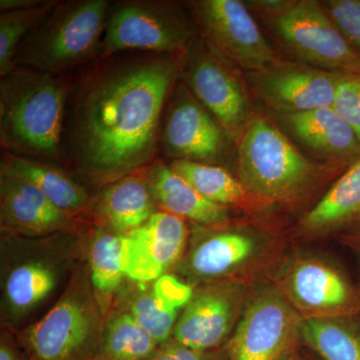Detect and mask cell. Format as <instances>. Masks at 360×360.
<instances>
[{
	"label": "cell",
	"mask_w": 360,
	"mask_h": 360,
	"mask_svg": "<svg viewBox=\"0 0 360 360\" xmlns=\"http://www.w3.org/2000/svg\"><path fill=\"white\" fill-rule=\"evenodd\" d=\"M80 248L92 290L106 316L127 279L122 269V236L92 224L80 234Z\"/></svg>",
	"instance_id": "cell-22"
},
{
	"label": "cell",
	"mask_w": 360,
	"mask_h": 360,
	"mask_svg": "<svg viewBox=\"0 0 360 360\" xmlns=\"http://www.w3.org/2000/svg\"><path fill=\"white\" fill-rule=\"evenodd\" d=\"M191 6L206 44L225 60L248 73L264 70L281 61L245 2L200 0L193 2Z\"/></svg>",
	"instance_id": "cell-9"
},
{
	"label": "cell",
	"mask_w": 360,
	"mask_h": 360,
	"mask_svg": "<svg viewBox=\"0 0 360 360\" xmlns=\"http://www.w3.org/2000/svg\"><path fill=\"white\" fill-rule=\"evenodd\" d=\"M0 360H30L15 333L6 328L0 333Z\"/></svg>",
	"instance_id": "cell-34"
},
{
	"label": "cell",
	"mask_w": 360,
	"mask_h": 360,
	"mask_svg": "<svg viewBox=\"0 0 360 360\" xmlns=\"http://www.w3.org/2000/svg\"><path fill=\"white\" fill-rule=\"evenodd\" d=\"M91 225L65 214L32 182L1 167V234L26 238H45L56 234H80Z\"/></svg>",
	"instance_id": "cell-18"
},
{
	"label": "cell",
	"mask_w": 360,
	"mask_h": 360,
	"mask_svg": "<svg viewBox=\"0 0 360 360\" xmlns=\"http://www.w3.org/2000/svg\"><path fill=\"white\" fill-rule=\"evenodd\" d=\"M360 222V158L319 202L309 210L298 225L300 233L309 238L341 231Z\"/></svg>",
	"instance_id": "cell-24"
},
{
	"label": "cell",
	"mask_w": 360,
	"mask_h": 360,
	"mask_svg": "<svg viewBox=\"0 0 360 360\" xmlns=\"http://www.w3.org/2000/svg\"><path fill=\"white\" fill-rule=\"evenodd\" d=\"M333 108L352 127L360 141V73L343 77Z\"/></svg>",
	"instance_id": "cell-32"
},
{
	"label": "cell",
	"mask_w": 360,
	"mask_h": 360,
	"mask_svg": "<svg viewBox=\"0 0 360 360\" xmlns=\"http://www.w3.org/2000/svg\"><path fill=\"white\" fill-rule=\"evenodd\" d=\"M153 360H227L225 347L212 352H200L172 340L161 348Z\"/></svg>",
	"instance_id": "cell-33"
},
{
	"label": "cell",
	"mask_w": 360,
	"mask_h": 360,
	"mask_svg": "<svg viewBox=\"0 0 360 360\" xmlns=\"http://www.w3.org/2000/svg\"><path fill=\"white\" fill-rule=\"evenodd\" d=\"M80 234L45 238L1 234V328L18 333L56 302L82 260Z\"/></svg>",
	"instance_id": "cell-2"
},
{
	"label": "cell",
	"mask_w": 360,
	"mask_h": 360,
	"mask_svg": "<svg viewBox=\"0 0 360 360\" xmlns=\"http://www.w3.org/2000/svg\"><path fill=\"white\" fill-rule=\"evenodd\" d=\"M113 307L127 311L161 347L172 340L180 312L161 309L153 295L151 283L127 279Z\"/></svg>",
	"instance_id": "cell-27"
},
{
	"label": "cell",
	"mask_w": 360,
	"mask_h": 360,
	"mask_svg": "<svg viewBox=\"0 0 360 360\" xmlns=\"http://www.w3.org/2000/svg\"><path fill=\"white\" fill-rule=\"evenodd\" d=\"M302 321L279 288L258 291L225 345L227 360H278L295 347Z\"/></svg>",
	"instance_id": "cell-10"
},
{
	"label": "cell",
	"mask_w": 360,
	"mask_h": 360,
	"mask_svg": "<svg viewBox=\"0 0 360 360\" xmlns=\"http://www.w3.org/2000/svg\"><path fill=\"white\" fill-rule=\"evenodd\" d=\"M108 6L106 0L56 4L23 41L15 68L56 75L84 63L101 47Z\"/></svg>",
	"instance_id": "cell-6"
},
{
	"label": "cell",
	"mask_w": 360,
	"mask_h": 360,
	"mask_svg": "<svg viewBox=\"0 0 360 360\" xmlns=\"http://www.w3.org/2000/svg\"><path fill=\"white\" fill-rule=\"evenodd\" d=\"M304 319L352 317L360 312V296L340 270L316 259L296 260L279 288Z\"/></svg>",
	"instance_id": "cell-17"
},
{
	"label": "cell",
	"mask_w": 360,
	"mask_h": 360,
	"mask_svg": "<svg viewBox=\"0 0 360 360\" xmlns=\"http://www.w3.org/2000/svg\"><path fill=\"white\" fill-rule=\"evenodd\" d=\"M161 348L127 311L112 307L104 321L96 360H153Z\"/></svg>",
	"instance_id": "cell-25"
},
{
	"label": "cell",
	"mask_w": 360,
	"mask_h": 360,
	"mask_svg": "<svg viewBox=\"0 0 360 360\" xmlns=\"http://www.w3.org/2000/svg\"><path fill=\"white\" fill-rule=\"evenodd\" d=\"M295 4V1L291 0H251L245 2L250 11L267 16L270 20L290 11Z\"/></svg>",
	"instance_id": "cell-35"
},
{
	"label": "cell",
	"mask_w": 360,
	"mask_h": 360,
	"mask_svg": "<svg viewBox=\"0 0 360 360\" xmlns=\"http://www.w3.org/2000/svg\"><path fill=\"white\" fill-rule=\"evenodd\" d=\"M165 108L161 136L168 155L174 160H219L229 137L184 82L174 85Z\"/></svg>",
	"instance_id": "cell-15"
},
{
	"label": "cell",
	"mask_w": 360,
	"mask_h": 360,
	"mask_svg": "<svg viewBox=\"0 0 360 360\" xmlns=\"http://www.w3.org/2000/svg\"><path fill=\"white\" fill-rule=\"evenodd\" d=\"M238 179L266 202H291L316 184L321 172L266 118L252 117L238 146Z\"/></svg>",
	"instance_id": "cell-5"
},
{
	"label": "cell",
	"mask_w": 360,
	"mask_h": 360,
	"mask_svg": "<svg viewBox=\"0 0 360 360\" xmlns=\"http://www.w3.org/2000/svg\"><path fill=\"white\" fill-rule=\"evenodd\" d=\"M1 167L34 184L56 207L72 219L94 224V198L86 189L58 168L15 155H6Z\"/></svg>",
	"instance_id": "cell-23"
},
{
	"label": "cell",
	"mask_w": 360,
	"mask_h": 360,
	"mask_svg": "<svg viewBox=\"0 0 360 360\" xmlns=\"http://www.w3.org/2000/svg\"><path fill=\"white\" fill-rule=\"evenodd\" d=\"M45 0H1L0 11H13V9L30 8L44 4Z\"/></svg>",
	"instance_id": "cell-36"
},
{
	"label": "cell",
	"mask_w": 360,
	"mask_h": 360,
	"mask_svg": "<svg viewBox=\"0 0 360 360\" xmlns=\"http://www.w3.org/2000/svg\"><path fill=\"white\" fill-rule=\"evenodd\" d=\"M278 360H300V357H298L295 347H292L288 352H286Z\"/></svg>",
	"instance_id": "cell-37"
},
{
	"label": "cell",
	"mask_w": 360,
	"mask_h": 360,
	"mask_svg": "<svg viewBox=\"0 0 360 360\" xmlns=\"http://www.w3.org/2000/svg\"><path fill=\"white\" fill-rule=\"evenodd\" d=\"M146 168L104 186L94 198V224L124 236L158 212L146 182Z\"/></svg>",
	"instance_id": "cell-19"
},
{
	"label": "cell",
	"mask_w": 360,
	"mask_h": 360,
	"mask_svg": "<svg viewBox=\"0 0 360 360\" xmlns=\"http://www.w3.org/2000/svg\"><path fill=\"white\" fill-rule=\"evenodd\" d=\"M170 167L203 198L217 205L229 208L243 205L250 196L238 177L224 167L189 160H174Z\"/></svg>",
	"instance_id": "cell-28"
},
{
	"label": "cell",
	"mask_w": 360,
	"mask_h": 360,
	"mask_svg": "<svg viewBox=\"0 0 360 360\" xmlns=\"http://www.w3.org/2000/svg\"><path fill=\"white\" fill-rule=\"evenodd\" d=\"M65 85L51 73L16 68L0 82L1 146L21 155L58 158Z\"/></svg>",
	"instance_id": "cell-3"
},
{
	"label": "cell",
	"mask_w": 360,
	"mask_h": 360,
	"mask_svg": "<svg viewBox=\"0 0 360 360\" xmlns=\"http://www.w3.org/2000/svg\"><path fill=\"white\" fill-rule=\"evenodd\" d=\"M104 321L82 259L51 309L14 333L30 360H96Z\"/></svg>",
	"instance_id": "cell-4"
},
{
	"label": "cell",
	"mask_w": 360,
	"mask_h": 360,
	"mask_svg": "<svg viewBox=\"0 0 360 360\" xmlns=\"http://www.w3.org/2000/svg\"><path fill=\"white\" fill-rule=\"evenodd\" d=\"M144 172L158 210L201 226L229 224V207L206 200L170 165L156 160Z\"/></svg>",
	"instance_id": "cell-20"
},
{
	"label": "cell",
	"mask_w": 360,
	"mask_h": 360,
	"mask_svg": "<svg viewBox=\"0 0 360 360\" xmlns=\"http://www.w3.org/2000/svg\"><path fill=\"white\" fill-rule=\"evenodd\" d=\"M264 248V238L255 232L229 224L196 225L184 257L172 274L193 288L234 278L262 255Z\"/></svg>",
	"instance_id": "cell-11"
},
{
	"label": "cell",
	"mask_w": 360,
	"mask_h": 360,
	"mask_svg": "<svg viewBox=\"0 0 360 360\" xmlns=\"http://www.w3.org/2000/svg\"><path fill=\"white\" fill-rule=\"evenodd\" d=\"M278 116L291 134L315 153L341 160L360 158L359 137L333 106Z\"/></svg>",
	"instance_id": "cell-21"
},
{
	"label": "cell",
	"mask_w": 360,
	"mask_h": 360,
	"mask_svg": "<svg viewBox=\"0 0 360 360\" xmlns=\"http://www.w3.org/2000/svg\"><path fill=\"white\" fill-rule=\"evenodd\" d=\"M181 75L227 136L238 141L252 117L245 86L229 63L207 44L193 42L186 52Z\"/></svg>",
	"instance_id": "cell-12"
},
{
	"label": "cell",
	"mask_w": 360,
	"mask_h": 360,
	"mask_svg": "<svg viewBox=\"0 0 360 360\" xmlns=\"http://www.w3.org/2000/svg\"><path fill=\"white\" fill-rule=\"evenodd\" d=\"M194 37L193 23L172 2H123L106 22L99 51L104 58L129 49L182 54Z\"/></svg>",
	"instance_id": "cell-7"
},
{
	"label": "cell",
	"mask_w": 360,
	"mask_h": 360,
	"mask_svg": "<svg viewBox=\"0 0 360 360\" xmlns=\"http://www.w3.org/2000/svg\"><path fill=\"white\" fill-rule=\"evenodd\" d=\"M323 6L347 44L360 56V0H328Z\"/></svg>",
	"instance_id": "cell-30"
},
{
	"label": "cell",
	"mask_w": 360,
	"mask_h": 360,
	"mask_svg": "<svg viewBox=\"0 0 360 360\" xmlns=\"http://www.w3.org/2000/svg\"><path fill=\"white\" fill-rule=\"evenodd\" d=\"M186 53L122 61L80 89L73 142L85 175L108 184L153 160L165 108L181 75Z\"/></svg>",
	"instance_id": "cell-1"
},
{
	"label": "cell",
	"mask_w": 360,
	"mask_h": 360,
	"mask_svg": "<svg viewBox=\"0 0 360 360\" xmlns=\"http://www.w3.org/2000/svg\"><path fill=\"white\" fill-rule=\"evenodd\" d=\"M345 75L281 60L248 73V78L257 98L277 115H285L333 106Z\"/></svg>",
	"instance_id": "cell-14"
},
{
	"label": "cell",
	"mask_w": 360,
	"mask_h": 360,
	"mask_svg": "<svg viewBox=\"0 0 360 360\" xmlns=\"http://www.w3.org/2000/svg\"><path fill=\"white\" fill-rule=\"evenodd\" d=\"M186 220L158 210L148 221L122 236V269L127 279L151 283L179 264L187 245Z\"/></svg>",
	"instance_id": "cell-16"
},
{
	"label": "cell",
	"mask_w": 360,
	"mask_h": 360,
	"mask_svg": "<svg viewBox=\"0 0 360 360\" xmlns=\"http://www.w3.org/2000/svg\"><path fill=\"white\" fill-rule=\"evenodd\" d=\"M58 2L45 1L30 8L13 9L0 13V75L6 77L15 70L20 44L37 27Z\"/></svg>",
	"instance_id": "cell-29"
},
{
	"label": "cell",
	"mask_w": 360,
	"mask_h": 360,
	"mask_svg": "<svg viewBox=\"0 0 360 360\" xmlns=\"http://www.w3.org/2000/svg\"><path fill=\"white\" fill-rule=\"evenodd\" d=\"M153 295L161 309L167 311H179L186 307L193 297L194 288L175 274H165L151 283Z\"/></svg>",
	"instance_id": "cell-31"
},
{
	"label": "cell",
	"mask_w": 360,
	"mask_h": 360,
	"mask_svg": "<svg viewBox=\"0 0 360 360\" xmlns=\"http://www.w3.org/2000/svg\"><path fill=\"white\" fill-rule=\"evenodd\" d=\"M245 281L234 277L194 288L180 312L172 340L200 352L227 345L245 307Z\"/></svg>",
	"instance_id": "cell-13"
},
{
	"label": "cell",
	"mask_w": 360,
	"mask_h": 360,
	"mask_svg": "<svg viewBox=\"0 0 360 360\" xmlns=\"http://www.w3.org/2000/svg\"><path fill=\"white\" fill-rule=\"evenodd\" d=\"M271 23L302 63L341 75L360 73V56L347 44L321 2L295 1L290 11L271 20Z\"/></svg>",
	"instance_id": "cell-8"
},
{
	"label": "cell",
	"mask_w": 360,
	"mask_h": 360,
	"mask_svg": "<svg viewBox=\"0 0 360 360\" xmlns=\"http://www.w3.org/2000/svg\"><path fill=\"white\" fill-rule=\"evenodd\" d=\"M300 338L323 360H360V328L349 317L302 319Z\"/></svg>",
	"instance_id": "cell-26"
}]
</instances>
